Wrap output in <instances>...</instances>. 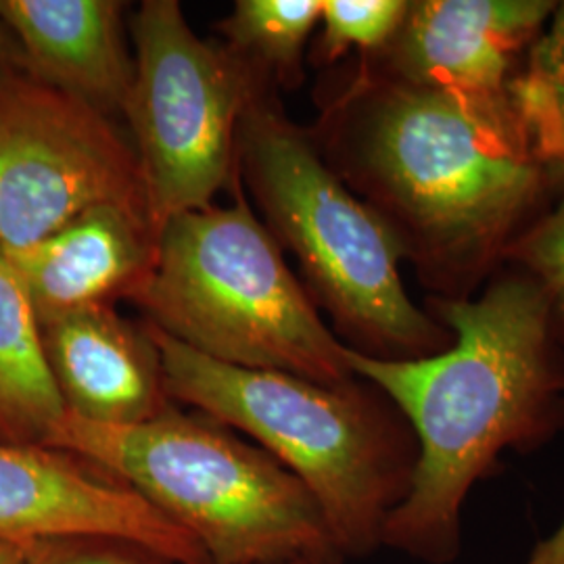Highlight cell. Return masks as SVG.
Here are the masks:
<instances>
[{
    "mask_svg": "<svg viewBox=\"0 0 564 564\" xmlns=\"http://www.w3.org/2000/svg\"><path fill=\"white\" fill-rule=\"evenodd\" d=\"M326 163L400 242L437 300L475 297L563 184L505 97H468L364 67L324 107Z\"/></svg>",
    "mask_w": 564,
    "mask_h": 564,
    "instance_id": "1",
    "label": "cell"
},
{
    "mask_svg": "<svg viewBox=\"0 0 564 564\" xmlns=\"http://www.w3.org/2000/svg\"><path fill=\"white\" fill-rule=\"evenodd\" d=\"M454 343L423 360H377L345 347L356 377L395 403L419 442L408 498L383 545L426 564H452L470 489L506 449L529 454L564 431V347L540 284L502 263L470 300L426 297Z\"/></svg>",
    "mask_w": 564,
    "mask_h": 564,
    "instance_id": "2",
    "label": "cell"
},
{
    "mask_svg": "<svg viewBox=\"0 0 564 564\" xmlns=\"http://www.w3.org/2000/svg\"><path fill=\"white\" fill-rule=\"evenodd\" d=\"M170 400L235 426L291 470L323 510L345 558L383 545L384 524L410 494L419 442L375 384H323L212 360L151 326Z\"/></svg>",
    "mask_w": 564,
    "mask_h": 564,
    "instance_id": "3",
    "label": "cell"
},
{
    "mask_svg": "<svg viewBox=\"0 0 564 564\" xmlns=\"http://www.w3.org/2000/svg\"><path fill=\"white\" fill-rule=\"evenodd\" d=\"M48 447L130 485L202 545L209 564H343L307 487L262 447L205 414L170 405L141 424H97L65 412Z\"/></svg>",
    "mask_w": 564,
    "mask_h": 564,
    "instance_id": "4",
    "label": "cell"
},
{
    "mask_svg": "<svg viewBox=\"0 0 564 564\" xmlns=\"http://www.w3.org/2000/svg\"><path fill=\"white\" fill-rule=\"evenodd\" d=\"M237 165L268 230L293 251L307 293L343 345L377 360H423L454 333L410 300L402 247L389 224L326 163L316 141L256 97L239 128Z\"/></svg>",
    "mask_w": 564,
    "mask_h": 564,
    "instance_id": "5",
    "label": "cell"
},
{
    "mask_svg": "<svg viewBox=\"0 0 564 564\" xmlns=\"http://www.w3.org/2000/svg\"><path fill=\"white\" fill-rule=\"evenodd\" d=\"M151 326L218 362L349 383L345 345L235 178L228 207L186 212L158 235L155 263L132 297Z\"/></svg>",
    "mask_w": 564,
    "mask_h": 564,
    "instance_id": "6",
    "label": "cell"
},
{
    "mask_svg": "<svg viewBox=\"0 0 564 564\" xmlns=\"http://www.w3.org/2000/svg\"><path fill=\"white\" fill-rule=\"evenodd\" d=\"M134 82L123 116L141 165L147 216L209 207L237 178L239 128L258 84L249 61L199 39L178 0H147L132 18Z\"/></svg>",
    "mask_w": 564,
    "mask_h": 564,
    "instance_id": "7",
    "label": "cell"
},
{
    "mask_svg": "<svg viewBox=\"0 0 564 564\" xmlns=\"http://www.w3.org/2000/svg\"><path fill=\"white\" fill-rule=\"evenodd\" d=\"M147 214L134 147L93 105L34 78L0 48V251L59 232L97 205Z\"/></svg>",
    "mask_w": 564,
    "mask_h": 564,
    "instance_id": "8",
    "label": "cell"
},
{
    "mask_svg": "<svg viewBox=\"0 0 564 564\" xmlns=\"http://www.w3.org/2000/svg\"><path fill=\"white\" fill-rule=\"evenodd\" d=\"M109 535L174 564H209L202 545L101 466L44 447L0 442V542Z\"/></svg>",
    "mask_w": 564,
    "mask_h": 564,
    "instance_id": "9",
    "label": "cell"
},
{
    "mask_svg": "<svg viewBox=\"0 0 564 564\" xmlns=\"http://www.w3.org/2000/svg\"><path fill=\"white\" fill-rule=\"evenodd\" d=\"M554 9V0H410L393 39L360 63L412 86L505 97Z\"/></svg>",
    "mask_w": 564,
    "mask_h": 564,
    "instance_id": "10",
    "label": "cell"
},
{
    "mask_svg": "<svg viewBox=\"0 0 564 564\" xmlns=\"http://www.w3.org/2000/svg\"><path fill=\"white\" fill-rule=\"evenodd\" d=\"M158 232L141 209L97 205L44 241L4 249L0 260L20 281L39 324L134 297L149 279Z\"/></svg>",
    "mask_w": 564,
    "mask_h": 564,
    "instance_id": "11",
    "label": "cell"
},
{
    "mask_svg": "<svg viewBox=\"0 0 564 564\" xmlns=\"http://www.w3.org/2000/svg\"><path fill=\"white\" fill-rule=\"evenodd\" d=\"M39 326L48 370L74 416L130 426L172 405L149 326L121 318L113 305L86 307Z\"/></svg>",
    "mask_w": 564,
    "mask_h": 564,
    "instance_id": "12",
    "label": "cell"
},
{
    "mask_svg": "<svg viewBox=\"0 0 564 564\" xmlns=\"http://www.w3.org/2000/svg\"><path fill=\"white\" fill-rule=\"evenodd\" d=\"M123 7L116 0H0V23L34 78L113 118L123 113L134 82Z\"/></svg>",
    "mask_w": 564,
    "mask_h": 564,
    "instance_id": "13",
    "label": "cell"
},
{
    "mask_svg": "<svg viewBox=\"0 0 564 564\" xmlns=\"http://www.w3.org/2000/svg\"><path fill=\"white\" fill-rule=\"evenodd\" d=\"M65 412L34 307L0 260V442L48 447Z\"/></svg>",
    "mask_w": 564,
    "mask_h": 564,
    "instance_id": "14",
    "label": "cell"
},
{
    "mask_svg": "<svg viewBox=\"0 0 564 564\" xmlns=\"http://www.w3.org/2000/svg\"><path fill=\"white\" fill-rule=\"evenodd\" d=\"M510 97L538 158L564 186V2L529 48Z\"/></svg>",
    "mask_w": 564,
    "mask_h": 564,
    "instance_id": "15",
    "label": "cell"
},
{
    "mask_svg": "<svg viewBox=\"0 0 564 564\" xmlns=\"http://www.w3.org/2000/svg\"><path fill=\"white\" fill-rule=\"evenodd\" d=\"M323 0H237L224 34L242 59L260 61L286 86L303 80V48L321 23Z\"/></svg>",
    "mask_w": 564,
    "mask_h": 564,
    "instance_id": "16",
    "label": "cell"
},
{
    "mask_svg": "<svg viewBox=\"0 0 564 564\" xmlns=\"http://www.w3.org/2000/svg\"><path fill=\"white\" fill-rule=\"evenodd\" d=\"M410 0H323V34L316 63L333 65L351 51L360 57L381 51L408 13Z\"/></svg>",
    "mask_w": 564,
    "mask_h": 564,
    "instance_id": "17",
    "label": "cell"
},
{
    "mask_svg": "<svg viewBox=\"0 0 564 564\" xmlns=\"http://www.w3.org/2000/svg\"><path fill=\"white\" fill-rule=\"evenodd\" d=\"M505 263L540 284L554 335L564 347V188L544 216L506 249Z\"/></svg>",
    "mask_w": 564,
    "mask_h": 564,
    "instance_id": "18",
    "label": "cell"
},
{
    "mask_svg": "<svg viewBox=\"0 0 564 564\" xmlns=\"http://www.w3.org/2000/svg\"><path fill=\"white\" fill-rule=\"evenodd\" d=\"M25 564H174L147 545L109 535H72L30 544Z\"/></svg>",
    "mask_w": 564,
    "mask_h": 564,
    "instance_id": "19",
    "label": "cell"
},
{
    "mask_svg": "<svg viewBox=\"0 0 564 564\" xmlns=\"http://www.w3.org/2000/svg\"><path fill=\"white\" fill-rule=\"evenodd\" d=\"M523 564H564V523L547 540L535 545Z\"/></svg>",
    "mask_w": 564,
    "mask_h": 564,
    "instance_id": "20",
    "label": "cell"
},
{
    "mask_svg": "<svg viewBox=\"0 0 564 564\" xmlns=\"http://www.w3.org/2000/svg\"><path fill=\"white\" fill-rule=\"evenodd\" d=\"M30 544L0 542V564H25L30 554Z\"/></svg>",
    "mask_w": 564,
    "mask_h": 564,
    "instance_id": "21",
    "label": "cell"
},
{
    "mask_svg": "<svg viewBox=\"0 0 564 564\" xmlns=\"http://www.w3.org/2000/svg\"><path fill=\"white\" fill-rule=\"evenodd\" d=\"M9 42H11V36L7 34V30H4L2 23H0V48H4Z\"/></svg>",
    "mask_w": 564,
    "mask_h": 564,
    "instance_id": "22",
    "label": "cell"
}]
</instances>
